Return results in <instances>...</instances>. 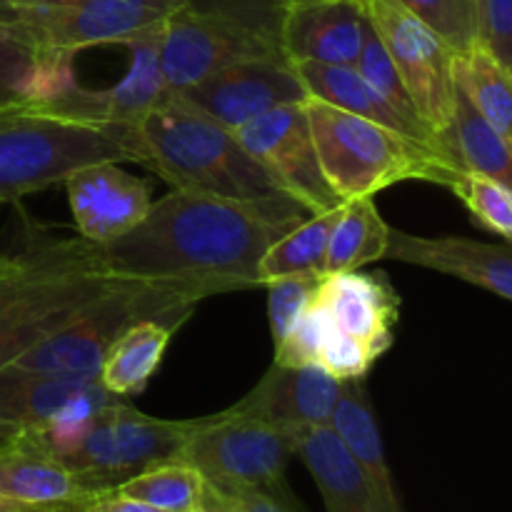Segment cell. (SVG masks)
I'll list each match as a JSON object with an SVG mask.
<instances>
[{
    "label": "cell",
    "mask_w": 512,
    "mask_h": 512,
    "mask_svg": "<svg viewBox=\"0 0 512 512\" xmlns=\"http://www.w3.org/2000/svg\"><path fill=\"white\" fill-rule=\"evenodd\" d=\"M308 215L288 193L220 198L170 190L133 230L105 245L90 243V250L113 278L190 280L223 295L260 288L263 255Z\"/></svg>",
    "instance_id": "1"
},
{
    "label": "cell",
    "mask_w": 512,
    "mask_h": 512,
    "mask_svg": "<svg viewBox=\"0 0 512 512\" xmlns=\"http://www.w3.org/2000/svg\"><path fill=\"white\" fill-rule=\"evenodd\" d=\"M123 143L130 160L160 175L170 190L220 198L285 193L233 130L215 123L175 90L125 128Z\"/></svg>",
    "instance_id": "2"
},
{
    "label": "cell",
    "mask_w": 512,
    "mask_h": 512,
    "mask_svg": "<svg viewBox=\"0 0 512 512\" xmlns=\"http://www.w3.org/2000/svg\"><path fill=\"white\" fill-rule=\"evenodd\" d=\"M400 295L385 273L323 275L313 303L280 343L273 363L318 365L333 378L365 380L395 345Z\"/></svg>",
    "instance_id": "3"
},
{
    "label": "cell",
    "mask_w": 512,
    "mask_h": 512,
    "mask_svg": "<svg viewBox=\"0 0 512 512\" xmlns=\"http://www.w3.org/2000/svg\"><path fill=\"white\" fill-rule=\"evenodd\" d=\"M120 278L103 273L83 238L33 243L0 275V368L63 328Z\"/></svg>",
    "instance_id": "4"
},
{
    "label": "cell",
    "mask_w": 512,
    "mask_h": 512,
    "mask_svg": "<svg viewBox=\"0 0 512 512\" xmlns=\"http://www.w3.org/2000/svg\"><path fill=\"white\" fill-rule=\"evenodd\" d=\"M210 295H220V290L190 280L120 278L13 365L35 373L98 375L105 353L125 330L155 320L178 333L193 318L200 300Z\"/></svg>",
    "instance_id": "5"
},
{
    "label": "cell",
    "mask_w": 512,
    "mask_h": 512,
    "mask_svg": "<svg viewBox=\"0 0 512 512\" xmlns=\"http://www.w3.org/2000/svg\"><path fill=\"white\" fill-rule=\"evenodd\" d=\"M288 0H183L160 23V68L168 90L245 60L290 63L283 48Z\"/></svg>",
    "instance_id": "6"
},
{
    "label": "cell",
    "mask_w": 512,
    "mask_h": 512,
    "mask_svg": "<svg viewBox=\"0 0 512 512\" xmlns=\"http://www.w3.org/2000/svg\"><path fill=\"white\" fill-rule=\"evenodd\" d=\"M303 108L325 180L343 203L365 195L375 198L380 190L405 180L448 188L455 175L463 173L443 153L398 130L345 113L318 98H308Z\"/></svg>",
    "instance_id": "7"
},
{
    "label": "cell",
    "mask_w": 512,
    "mask_h": 512,
    "mask_svg": "<svg viewBox=\"0 0 512 512\" xmlns=\"http://www.w3.org/2000/svg\"><path fill=\"white\" fill-rule=\"evenodd\" d=\"M123 125L68 118L40 103L0 105V203L63 183L93 163L130 160Z\"/></svg>",
    "instance_id": "8"
},
{
    "label": "cell",
    "mask_w": 512,
    "mask_h": 512,
    "mask_svg": "<svg viewBox=\"0 0 512 512\" xmlns=\"http://www.w3.org/2000/svg\"><path fill=\"white\" fill-rule=\"evenodd\" d=\"M198 423L200 418H153L118 398L43 450L58 458L95 498L113 493L150 465L178 458Z\"/></svg>",
    "instance_id": "9"
},
{
    "label": "cell",
    "mask_w": 512,
    "mask_h": 512,
    "mask_svg": "<svg viewBox=\"0 0 512 512\" xmlns=\"http://www.w3.org/2000/svg\"><path fill=\"white\" fill-rule=\"evenodd\" d=\"M183 0H0V23L45 50L75 58L95 45H125Z\"/></svg>",
    "instance_id": "10"
},
{
    "label": "cell",
    "mask_w": 512,
    "mask_h": 512,
    "mask_svg": "<svg viewBox=\"0 0 512 512\" xmlns=\"http://www.w3.org/2000/svg\"><path fill=\"white\" fill-rule=\"evenodd\" d=\"M303 433L220 410L200 418L178 458L218 488L283 490Z\"/></svg>",
    "instance_id": "11"
},
{
    "label": "cell",
    "mask_w": 512,
    "mask_h": 512,
    "mask_svg": "<svg viewBox=\"0 0 512 512\" xmlns=\"http://www.w3.org/2000/svg\"><path fill=\"white\" fill-rule=\"evenodd\" d=\"M360 8L393 60L418 115L440 140L453 118L458 93L453 78L455 50L400 0H360Z\"/></svg>",
    "instance_id": "12"
},
{
    "label": "cell",
    "mask_w": 512,
    "mask_h": 512,
    "mask_svg": "<svg viewBox=\"0 0 512 512\" xmlns=\"http://www.w3.org/2000/svg\"><path fill=\"white\" fill-rule=\"evenodd\" d=\"M118 395L98 375H53L5 365L0 368V420L18 425L38 443H50L78 428L88 415Z\"/></svg>",
    "instance_id": "13"
},
{
    "label": "cell",
    "mask_w": 512,
    "mask_h": 512,
    "mask_svg": "<svg viewBox=\"0 0 512 512\" xmlns=\"http://www.w3.org/2000/svg\"><path fill=\"white\" fill-rule=\"evenodd\" d=\"M243 148L310 213L343 205L325 180L303 103L280 105L233 130Z\"/></svg>",
    "instance_id": "14"
},
{
    "label": "cell",
    "mask_w": 512,
    "mask_h": 512,
    "mask_svg": "<svg viewBox=\"0 0 512 512\" xmlns=\"http://www.w3.org/2000/svg\"><path fill=\"white\" fill-rule=\"evenodd\" d=\"M175 93L230 130H238L240 125L280 105L305 103L310 98L293 63L275 60H245L228 65Z\"/></svg>",
    "instance_id": "15"
},
{
    "label": "cell",
    "mask_w": 512,
    "mask_h": 512,
    "mask_svg": "<svg viewBox=\"0 0 512 512\" xmlns=\"http://www.w3.org/2000/svg\"><path fill=\"white\" fill-rule=\"evenodd\" d=\"M343 388V380L318 365L273 363L245 398L225 410L305 433L330 425Z\"/></svg>",
    "instance_id": "16"
},
{
    "label": "cell",
    "mask_w": 512,
    "mask_h": 512,
    "mask_svg": "<svg viewBox=\"0 0 512 512\" xmlns=\"http://www.w3.org/2000/svg\"><path fill=\"white\" fill-rule=\"evenodd\" d=\"M80 238L105 245L133 230L148 213L153 195L148 180L118 163H93L63 180Z\"/></svg>",
    "instance_id": "17"
},
{
    "label": "cell",
    "mask_w": 512,
    "mask_h": 512,
    "mask_svg": "<svg viewBox=\"0 0 512 512\" xmlns=\"http://www.w3.org/2000/svg\"><path fill=\"white\" fill-rule=\"evenodd\" d=\"M385 258L453 275L503 300L512 298L510 243H483V240L460 238V235L423 238V235L390 228Z\"/></svg>",
    "instance_id": "18"
},
{
    "label": "cell",
    "mask_w": 512,
    "mask_h": 512,
    "mask_svg": "<svg viewBox=\"0 0 512 512\" xmlns=\"http://www.w3.org/2000/svg\"><path fill=\"white\" fill-rule=\"evenodd\" d=\"M360 0H288L283 48L290 63L355 65L363 43Z\"/></svg>",
    "instance_id": "19"
},
{
    "label": "cell",
    "mask_w": 512,
    "mask_h": 512,
    "mask_svg": "<svg viewBox=\"0 0 512 512\" xmlns=\"http://www.w3.org/2000/svg\"><path fill=\"white\" fill-rule=\"evenodd\" d=\"M330 428L340 438L360 475H363L365 490L373 512H408L395 488L393 473H390L388 458H385L383 435H380L378 420H375L373 405H370L365 380H348L340 395L335 413L330 418Z\"/></svg>",
    "instance_id": "20"
},
{
    "label": "cell",
    "mask_w": 512,
    "mask_h": 512,
    "mask_svg": "<svg viewBox=\"0 0 512 512\" xmlns=\"http://www.w3.org/2000/svg\"><path fill=\"white\" fill-rule=\"evenodd\" d=\"M293 68L300 75V80H303L310 98H318L323 103L345 110V113H353L358 118L373 120V123L385 125V128L398 130V133L443 153L438 135L428 125L405 118L400 110H395L373 85L365 83V78L355 70V65H328L300 60V63H293Z\"/></svg>",
    "instance_id": "21"
},
{
    "label": "cell",
    "mask_w": 512,
    "mask_h": 512,
    "mask_svg": "<svg viewBox=\"0 0 512 512\" xmlns=\"http://www.w3.org/2000/svg\"><path fill=\"white\" fill-rule=\"evenodd\" d=\"M0 495L43 510L90 498L80 480L58 458L30 443L23 433L0 448Z\"/></svg>",
    "instance_id": "22"
},
{
    "label": "cell",
    "mask_w": 512,
    "mask_h": 512,
    "mask_svg": "<svg viewBox=\"0 0 512 512\" xmlns=\"http://www.w3.org/2000/svg\"><path fill=\"white\" fill-rule=\"evenodd\" d=\"M75 83L73 58L45 53L0 23V105H45Z\"/></svg>",
    "instance_id": "23"
},
{
    "label": "cell",
    "mask_w": 512,
    "mask_h": 512,
    "mask_svg": "<svg viewBox=\"0 0 512 512\" xmlns=\"http://www.w3.org/2000/svg\"><path fill=\"white\" fill-rule=\"evenodd\" d=\"M295 458L303 460L323 498L325 512H373L363 475L330 425L305 430Z\"/></svg>",
    "instance_id": "24"
},
{
    "label": "cell",
    "mask_w": 512,
    "mask_h": 512,
    "mask_svg": "<svg viewBox=\"0 0 512 512\" xmlns=\"http://www.w3.org/2000/svg\"><path fill=\"white\" fill-rule=\"evenodd\" d=\"M440 145L450 163L460 170L485 175L505 188H512L510 140L503 138L460 90L455 93L453 118L440 133Z\"/></svg>",
    "instance_id": "25"
},
{
    "label": "cell",
    "mask_w": 512,
    "mask_h": 512,
    "mask_svg": "<svg viewBox=\"0 0 512 512\" xmlns=\"http://www.w3.org/2000/svg\"><path fill=\"white\" fill-rule=\"evenodd\" d=\"M173 330L155 320H143L125 330L98 368V378L118 398H133L148 388L150 378L163 363V355L173 340Z\"/></svg>",
    "instance_id": "26"
},
{
    "label": "cell",
    "mask_w": 512,
    "mask_h": 512,
    "mask_svg": "<svg viewBox=\"0 0 512 512\" xmlns=\"http://www.w3.org/2000/svg\"><path fill=\"white\" fill-rule=\"evenodd\" d=\"M390 225L380 215L375 198L345 200L328 240L325 275L363 270L365 265L385 258Z\"/></svg>",
    "instance_id": "27"
},
{
    "label": "cell",
    "mask_w": 512,
    "mask_h": 512,
    "mask_svg": "<svg viewBox=\"0 0 512 512\" xmlns=\"http://www.w3.org/2000/svg\"><path fill=\"white\" fill-rule=\"evenodd\" d=\"M455 88L473 103V108L498 130L512 135V68L500 63L480 45L453 55Z\"/></svg>",
    "instance_id": "28"
},
{
    "label": "cell",
    "mask_w": 512,
    "mask_h": 512,
    "mask_svg": "<svg viewBox=\"0 0 512 512\" xmlns=\"http://www.w3.org/2000/svg\"><path fill=\"white\" fill-rule=\"evenodd\" d=\"M340 208L343 205L308 215L303 223L275 240L260 260L263 285L273 278H285V275H325V253H328V240Z\"/></svg>",
    "instance_id": "29"
},
{
    "label": "cell",
    "mask_w": 512,
    "mask_h": 512,
    "mask_svg": "<svg viewBox=\"0 0 512 512\" xmlns=\"http://www.w3.org/2000/svg\"><path fill=\"white\" fill-rule=\"evenodd\" d=\"M203 475L180 458L150 465L143 473L133 475L113 493L138 500L160 512H195L203 495Z\"/></svg>",
    "instance_id": "30"
},
{
    "label": "cell",
    "mask_w": 512,
    "mask_h": 512,
    "mask_svg": "<svg viewBox=\"0 0 512 512\" xmlns=\"http://www.w3.org/2000/svg\"><path fill=\"white\" fill-rule=\"evenodd\" d=\"M460 203L468 208L470 218L478 225H483L490 233L500 235L503 243H510L512 238V188H505L498 180L485 178L478 173L455 175L453 183L448 185Z\"/></svg>",
    "instance_id": "31"
},
{
    "label": "cell",
    "mask_w": 512,
    "mask_h": 512,
    "mask_svg": "<svg viewBox=\"0 0 512 512\" xmlns=\"http://www.w3.org/2000/svg\"><path fill=\"white\" fill-rule=\"evenodd\" d=\"M355 70L363 75L365 83L373 85V88L378 90V93L383 95V98L388 100L395 110H400L405 118L423 123V118H420L418 110H415L413 100H410L408 90H405L403 80H400L398 70H395L393 60L388 58L383 43H380V38L375 35V30L370 28L368 18H365L363 43H360V53H358V60H355Z\"/></svg>",
    "instance_id": "32"
},
{
    "label": "cell",
    "mask_w": 512,
    "mask_h": 512,
    "mask_svg": "<svg viewBox=\"0 0 512 512\" xmlns=\"http://www.w3.org/2000/svg\"><path fill=\"white\" fill-rule=\"evenodd\" d=\"M323 275H285L265 283L268 288V320L273 345L280 343L293 330V325L303 318L305 310L313 303Z\"/></svg>",
    "instance_id": "33"
},
{
    "label": "cell",
    "mask_w": 512,
    "mask_h": 512,
    "mask_svg": "<svg viewBox=\"0 0 512 512\" xmlns=\"http://www.w3.org/2000/svg\"><path fill=\"white\" fill-rule=\"evenodd\" d=\"M430 25L450 48L468 50L475 43V0H400Z\"/></svg>",
    "instance_id": "34"
},
{
    "label": "cell",
    "mask_w": 512,
    "mask_h": 512,
    "mask_svg": "<svg viewBox=\"0 0 512 512\" xmlns=\"http://www.w3.org/2000/svg\"><path fill=\"white\" fill-rule=\"evenodd\" d=\"M512 68V0H475V43Z\"/></svg>",
    "instance_id": "35"
},
{
    "label": "cell",
    "mask_w": 512,
    "mask_h": 512,
    "mask_svg": "<svg viewBox=\"0 0 512 512\" xmlns=\"http://www.w3.org/2000/svg\"><path fill=\"white\" fill-rule=\"evenodd\" d=\"M208 483V480H205ZM213 485V483H210ZM218 488V485H215ZM228 493L238 512H305L288 488L263 490V488H220Z\"/></svg>",
    "instance_id": "36"
},
{
    "label": "cell",
    "mask_w": 512,
    "mask_h": 512,
    "mask_svg": "<svg viewBox=\"0 0 512 512\" xmlns=\"http://www.w3.org/2000/svg\"><path fill=\"white\" fill-rule=\"evenodd\" d=\"M78 512H160L150 505L138 503V500H130L123 498L118 493H103V495H95V498L83 500V503L75 505Z\"/></svg>",
    "instance_id": "37"
},
{
    "label": "cell",
    "mask_w": 512,
    "mask_h": 512,
    "mask_svg": "<svg viewBox=\"0 0 512 512\" xmlns=\"http://www.w3.org/2000/svg\"><path fill=\"white\" fill-rule=\"evenodd\" d=\"M195 512H238V508H235L233 500L228 498V493H223V490L215 488V485L205 483L203 495H200V503Z\"/></svg>",
    "instance_id": "38"
},
{
    "label": "cell",
    "mask_w": 512,
    "mask_h": 512,
    "mask_svg": "<svg viewBox=\"0 0 512 512\" xmlns=\"http://www.w3.org/2000/svg\"><path fill=\"white\" fill-rule=\"evenodd\" d=\"M0 512H48L43 508H33V505H23L18 500H10L0 495Z\"/></svg>",
    "instance_id": "39"
},
{
    "label": "cell",
    "mask_w": 512,
    "mask_h": 512,
    "mask_svg": "<svg viewBox=\"0 0 512 512\" xmlns=\"http://www.w3.org/2000/svg\"><path fill=\"white\" fill-rule=\"evenodd\" d=\"M20 433H23V430H20L18 425L5 423V420H0V448H5V445L13 443V440L18 438Z\"/></svg>",
    "instance_id": "40"
},
{
    "label": "cell",
    "mask_w": 512,
    "mask_h": 512,
    "mask_svg": "<svg viewBox=\"0 0 512 512\" xmlns=\"http://www.w3.org/2000/svg\"><path fill=\"white\" fill-rule=\"evenodd\" d=\"M13 265H15V255H5V253H0V275L8 273V270L13 268Z\"/></svg>",
    "instance_id": "41"
},
{
    "label": "cell",
    "mask_w": 512,
    "mask_h": 512,
    "mask_svg": "<svg viewBox=\"0 0 512 512\" xmlns=\"http://www.w3.org/2000/svg\"><path fill=\"white\" fill-rule=\"evenodd\" d=\"M75 505H78V503H75ZM75 505H63V508H55L53 512H78V510H75Z\"/></svg>",
    "instance_id": "42"
},
{
    "label": "cell",
    "mask_w": 512,
    "mask_h": 512,
    "mask_svg": "<svg viewBox=\"0 0 512 512\" xmlns=\"http://www.w3.org/2000/svg\"><path fill=\"white\" fill-rule=\"evenodd\" d=\"M20 3H48V0H20Z\"/></svg>",
    "instance_id": "43"
},
{
    "label": "cell",
    "mask_w": 512,
    "mask_h": 512,
    "mask_svg": "<svg viewBox=\"0 0 512 512\" xmlns=\"http://www.w3.org/2000/svg\"><path fill=\"white\" fill-rule=\"evenodd\" d=\"M53 510H55V508H53ZM53 510H48V512H53Z\"/></svg>",
    "instance_id": "44"
}]
</instances>
